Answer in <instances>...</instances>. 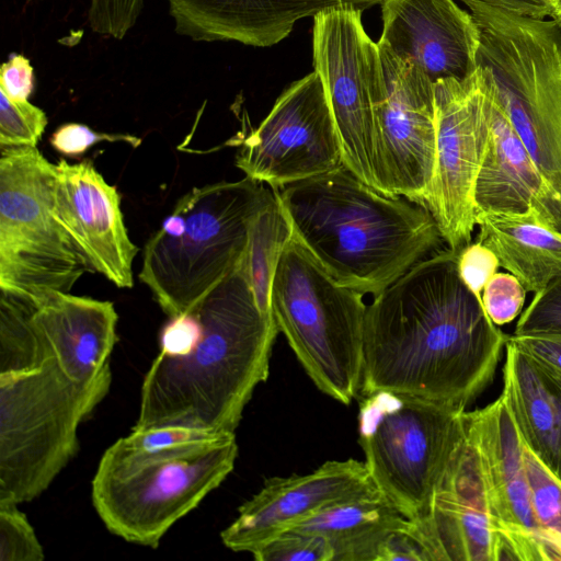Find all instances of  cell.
<instances>
[{
  "label": "cell",
  "mask_w": 561,
  "mask_h": 561,
  "mask_svg": "<svg viewBox=\"0 0 561 561\" xmlns=\"http://www.w3.org/2000/svg\"><path fill=\"white\" fill-rule=\"evenodd\" d=\"M459 250L412 266L367 306L359 392L466 410L492 382L507 335L461 279Z\"/></svg>",
  "instance_id": "cell-1"
},
{
  "label": "cell",
  "mask_w": 561,
  "mask_h": 561,
  "mask_svg": "<svg viewBox=\"0 0 561 561\" xmlns=\"http://www.w3.org/2000/svg\"><path fill=\"white\" fill-rule=\"evenodd\" d=\"M192 311L202 323L198 340L184 355L156 356L131 430L234 433L255 387L267 379L279 332L256 304L244 257Z\"/></svg>",
  "instance_id": "cell-2"
},
{
  "label": "cell",
  "mask_w": 561,
  "mask_h": 561,
  "mask_svg": "<svg viewBox=\"0 0 561 561\" xmlns=\"http://www.w3.org/2000/svg\"><path fill=\"white\" fill-rule=\"evenodd\" d=\"M294 237L339 284L374 297L439 248L431 211L340 167L277 190Z\"/></svg>",
  "instance_id": "cell-3"
},
{
  "label": "cell",
  "mask_w": 561,
  "mask_h": 561,
  "mask_svg": "<svg viewBox=\"0 0 561 561\" xmlns=\"http://www.w3.org/2000/svg\"><path fill=\"white\" fill-rule=\"evenodd\" d=\"M237 456L234 433L151 453L131 451L115 442L92 479V504L110 533L157 548L179 519L224 482Z\"/></svg>",
  "instance_id": "cell-4"
},
{
  "label": "cell",
  "mask_w": 561,
  "mask_h": 561,
  "mask_svg": "<svg viewBox=\"0 0 561 561\" xmlns=\"http://www.w3.org/2000/svg\"><path fill=\"white\" fill-rule=\"evenodd\" d=\"M275 196V188L245 176L195 186L176 201L182 234L156 231L138 274L168 318L191 312L241 263L253 219Z\"/></svg>",
  "instance_id": "cell-5"
},
{
  "label": "cell",
  "mask_w": 561,
  "mask_h": 561,
  "mask_svg": "<svg viewBox=\"0 0 561 561\" xmlns=\"http://www.w3.org/2000/svg\"><path fill=\"white\" fill-rule=\"evenodd\" d=\"M477 65L535 165L561 203V24L479 1Z\"/></svg>",
  "instance_id": "cell-6"
},
{
  "label": "cell",
  "mask_w": 561,
  "mask_h": 561,
  "mask_svg": "<svg viewBox=\"0 0 561 561\" xmlns=\"http://www.w3.org/2000/svg\"><path fill=\"white\" fill-rule=\"evenodd\" d=\"M111 378H68L54 359L0 376V502L38 497L79 450L78 428L106 397Z\"/></svg>",
  "instance_id": "cell-7"
},
{
  "label": "cell",
  "mask_w": 561,
  "mask_h": 561,
  "mask_svg": "<svg viewBox=\"0 0 561 561\" xmlns=\"http://www.w3.org/2000/svg\"><path fill=\"white\" fill-rule=\"evenodd\" d=\"M364 294L339 284L294 237L272 286L271 312L319 390L350 404L363 375Z\"/></svg>",
  "instance_id": "cell-8"
},
{
  "label": "cell",
  "mask_w": 561,
  "mask_h": 561,
  "mask_svg": "<svg viewBox=\"0 0 561 561\" xmlns=\"http://www.w3.org/2000/svg\"><path fill=\"white\" fill-rule=\"evenodd\" d=\"M363 397L358 443L369 476L378 491L420 527L465 437L466 410L391 391Z\"/></svg>",
  "instance_id": "cell-9"
},
{
  "label": "cell",
  "mask_w": 561,
  "mask_h": 561,
  "mask_svg": "<svg viewBox=\"0 0 561 561\" xmlns=\"http://www.w3.org/2000/svg\"><path fill=\"white\" fill-rule=\"evenodd\" d=\"M53 179L37 147L1 148L0 293L38 300L93 273L55 216Z\"/></svg>",
  "instance_id": "cell-10"
},
{
  "label": "cell",
  "mask_w": 561,
  "mask_h": 561,
  "mask_svg": "<svg viewBox=\"0 0 561 561\" xmlns=\"http://www.w3.org/2000/svg\"><path fill=\"white\" fill-rule=\"evenodd\" d=\"M362 12L343 5L318 13L312 55L340 138L342 163L376 188L377 115L385 79L378 43L367 35Z\"/></svg>",
  "instance_id": "cell-11"
},
{
  "label": "cell",
  "mask_w": 561,
  "mask_h": 561,
  "mask_svg": "<svg viewBox=\"0 0 561 561\" xmlns=\"http://www.w3.org/2000/svg\"><path fill=\"white\" fill-rule=\"evenodd\" d=\"M435 162L425 207L451 250L471 241L473 191L490 135V93L483 68L465 79L434 82Z\"/></svg>",
  "instance_id": "cell-12"
},
{
  "label": "cell",
  "mask_w": 561,
  "mask_h": 561,
  "mask_svg": "<svg viewBox=\"0 0 561 561\" xmlns=\"http://www.w3.org/2000/svg\"><path fill=\"white\" fill-rule=\"evenodd\" d=\"M341 164L340 138L316 71L278 96L236 157V165L245 176L277 190Z\"/></svg>",
  "instance_id": "cell-13"
},
{
  "label": "cell",
  "mask_w": 561,
  "mask_h": 561,
  "mask_svg": "<svg viewBox=\"0 0 561 561\" xmlns=\"http://www.w3.org/2000/svg\"><path fill=\"white\" fill-rule=\"evenodd\" d=\"M385 91L377 115L376 188L425 206L435 162L434 81L378 44Z\"/></svg>",
  "instance_id": "cell-14"
},
{
  "label": "cell",
  "mask_w": 561,
  "mask_h": 561,
  "mask_svg": "<svg viewBox=\"0 0 561 561\" xmlns=\"http://www.w3.org/2000/svg\"><path fill=\"white\" fill-rule=\"evenodd\" d=\"M434 561H543L541 552L500 519L478 453L465 434L419 527Z\"/></svg>",
  "instance_id": "cell-15"
},
{
  "label": "cell",
  "mask_w": 561,
  "mask_h": 561,
  "mask_svg": "<svg viewBox=\"0 0 561 561\" xmlns=\"http://www.w3.org/2000/svg\"><path fill=\"white\" fill-rule=\"evenodd\" d=\"M379 492L365 462L331 460L308 474L274 477L239 507L238 517L221 531L222 543L253 553L278 534L344 501Z\"/></svg>",
  "instance_id": "cell-16"
},
{
  "label": "cell",
  "mask_w": 561,
  "mask_h": 561,
  "mask_svg": "<svg viewBox=\"0 0 561 561\" xmlns=\"http://www.w3.org/2000/svg\"><path fill=\"white\" fill-rule=\"evenodd\" d=\"M116 186L92 161L54 163L53 207L56 218L99 273L117 288H133V263L139 251L131 241Z\"/></svg>",
  "instance_id": "cell-17"
},
{
  "label": "cell",
  "mask_w": 561,
  "mask_h": 561,
  "mask_svg": "<svg viewBox=\"0 0 561 561\" xmlns=\"http://www.w3.org/2000/svg\"><path fill=\"white\" fill-rule=\"evenodd\" d=\"M378 44L421 68L432 81L465 79L478 68L479 27L454 0H381Z\"/></svg>",
  "instance_id": "cell-18"
},
{
  "label": "cell",
  "mask_w": 561,
  "mask_h": 561,
  "mask_svg": "<svg viewBox=\"0 0 561 561\" xmlns=\"http://www.w3.org/2000/svg\"><path fill=\"white\" fill-rule=\"evenodd\" d=\"M175 31L196 42L270 47L305 18L336 7L362 11L381 0H165Z\"/></svg>",
  "instance_id": "cell-19"
},
{
  "label": "cell",
  "mask_w": 561,
  "mask_h": 561,
  "mask_svg": "<svg viewBox=\"0 0 561 561\" xmlns=\"http://www.w3.org/2000/svg\"><path fill=\"white\" fill-rule=\"evenodd\" d=\"M32 321L68 378L91 385L112 377L110 356L118 340L112 301L53 291L35 302Z\"/></svg>",
  "instance_id": "cell-20"
},
{
  "label": "cell",
  "mask_w": 561,
  "mask_h": 561,
  "mask_svg": "<svg viewBox=\"0 0 561 561\" xmlns=\"http://www.w3.org/2000/svg\"><path fill=\"white\" fill-rule=\"evenodd\" d=\"M463 419L500 519L549 560L530 506L522 436L505 398L501 393L481 409L465 411Z\"/></svg>",
  "instance_id": "cell-21"
},
{
  "label": "cell",
  "mask_w": 561,
  "mask_h": 561,
  "mask_svg": "<svg viewBox=\"0 0 561 561\" xmlns=\"http://www.w3.org/2000/svg\"><path fill=\"white\" fill-rule=\"evenodd\" d=\"M486 76L490 93V135L476 179L474 211L524 214L535 207L561 232V203L535 165L500 105L488 72Z\"/></svg>",
  "instance_id": "cell-22"
},
{
  "label": "cell",
  "mask_w": 561,
  "mask_h": 561,
  "mask_svg": "<svg viewBox=\"0 0 561 561\" xmlns=\"http://www.w3.org/2000/svg\"><path fill=\"white\" fill-rule=\"evenodd\" d=\"M504 351L502 394L522 439L561 477V381L508 335Z\"/></svg>",
  "instance_id": "cell-23"
},
{
  "label": "cell",
  "mask_w": 561,
  "mask_h": 561,
  "mask_svg": "<svg viewBox=\"0 0 561 561\" xmlns=\"http://www.w3.org/2000/svg\"><path fill=\"white\" fill-rule=\"evenodd\" d=\"M477 241L489 248L500 266L526 291L543 289L561 275V232L535 208L524 214H476Z\"/></svg>",
  "instance_id": "cell-24"
},
{
  "label": "cell",
  "mask_w": 561,
  "mask_h": 561,
  "mask_svg": "<svg viewBox=\"0 0 561 561\" xmlns=\"http://www.w3.org/2000/svg\"><path fill=\"white\" fill-rule=\"evenodd\" d=\"M410 522L377 492L335 504L293 528L323 536L333 561H376L385 536Z\"/></svg>",
  "instance_id": "cell-25"
},
{
  "label": "cell",
  "mask_w": 561,
  "mask_h": 561,
  "mask_svg": "<svg viewBox=\"0 0 561 561\" xmlns=\"http://www.w3.org/2000/svg\"><path fill=\"white\" fill-rule=\"evenodd\" d=\"M275 198L262 208L251 224L244 256L248 278L260 310L271 312L274 276L283 252L294 238L291 221L275 188Z\"/></svg>",
  "instance_id": "cell-26"
},
{
  "label": "cell",
  "mask_w": 561,
  "mask_h": 561,
  "mask_svg": "<svg viewBox=\"0 0 561 561\" xmlns=\"http://www.w3.org/2000/svg\"><path fill=\"white\" fill-rule=\"evenodd\" d=\"M36 301L0 293V376L27 373L53 359L32 321Z\"/></svg>",
  "instance_id": "cell-27"
},
{
  "label": "cell",
  "mask_w": 561,
  "mask_h": 561,
  "mask_svg": "<svg viewBox=\"0 0 561 561\" xmlns=\"http://www.w3.org/2000/svg\"><path fill=\"white\" fill-rule=\"evenodd\" d=\"M523 458L530 506L540 534L561 535V477L524 440Z\"/></svg>",
  "instance_id": "cell-28"
},
{
  "label": "cell",
  "mask_w": 561,
  "mask_h": 561,
  "mask_svg": "<svg viewBox=\"0 0 561 561\" xmlns=\"http://www.w3.org/2000/svg\"><path fill=\"white\" fill-rule=\"evenodd\" d=\"M48 119L28 100L12 99L0 91V147H36Z\"/></svg>",
  "instance_id": "cell-29"
},
{
  "label": "cell",
  "mask_w": 561,
  "mask_h": 561,
  "mask_svg": "<svg viewBox=\"0 0 561 561\" xmlns=\"http://www.w3.org/2000/svg\"><path fill=\"white\" fill-rule=\"evenodd\" d=\"M18 505L0 502V561H43L44 548Z\"/></svg>",
  "instance_id": "cell-30"
},
{
  "label": "cell",
  "mask_w": 561,
  "mask_h": 561,
  "mask_svg": "<svg viewBox=\"0 0 561 561\" xmlns=\"http://www.w3.org/2000/svg\"><path fill=\"white\" fill-rule=\"evenodd\" d=\"M252 554L256 561H333L334 558L323 536L295 528L271 538Z\"/></svg>",
  "instance_id": "cell-31"
},
{
  "label": "cell",
  "mask_w": 561,
  "mask_h": 561,
  "mask_svg": "<svg viewBox=\"0 0 561 561\" xmlns=\"http://www.w3.org/2000/svg\"><path fill=\"white\" fill-rule=\"evenodd\" d=\"M513 335L561 336V275L535 294Z\"/></svg>",
  "instance_id": "cell-32"
},
{
  "label": "cell",
  "mask_w": 561,
  "mask_h": 561,
  "mask_svg": "<svg viewBox=\"0 0 561 561\" xmlns=\"http://www.w3.org/2000/svg\"><path fill=\"white\" fill-rule=\"evenodd\" d=\"M142 7L144 0H89L88 22L94 33L122 39L134 27Z\"/></svg>",
  "instance_id": "cell-33"
},
{
  "label": "cell",
  "mask_w": 561,
  "mask_h": 561,
  "mask_svg": "<svg viewBox=\"0 0 561 561\" xmlns=\"http://www.w3.org/2000/svg\"><path fill=\"white\" fill-rule=\"evenodd\" d=\"M526 289L511 273H495L482 290V305L496 325L512 322L522 311Z\"/></svg>",
  "instance_id": "cell-34"
},
{
  "label": "cell",
  "mask_w": 561,
  "mask_h": 561,
  "mask_svg": "<svg viewBox=\"0 0 561 561\" xmlns=\"http://www.w3.org/2000/svg\"><path fill=\"white\" fill-rule=\"evenodd\" d=\"M224 434V433H222ZM220 434L182 427L160 426L146 430H131L130 434L116 443L136 453H151L208 440Z\"/></svg>",
  "instance_id": "cell-35"
},
{
  "label": "cell",
  "mask_w": 561,
  "mask_h": 561,
  "mask_svg": "<svg viewBox=\"0 0 561 561\" xmlns=\"http://www.w3.org/2000/svg\"><path fill=\"white\" fill-rule=\"evenodd\" d=\"M102 141H122L137 148L141 144V138L129 134L100 133L80 123L62 124L49 138L50 146L57 152L67 157L82 156L91 147Z\"/></svg>",
  "instance_id": "cell-36"
},
{
  "label": "cell",
  "mask_w": 561,
  "mask_h": 561,
  "mask_svg": "<svg viewBox=\"0 0 561 561\" xmlns=\"http://www.w3.org/2000/svg\"><path fill=\"white\" fill-rule=\"evenodd\" d=\"M434 561L432 551L412 520L391 529L378 546L376 561Z\"/></svg>",
  "instance_id": "cell-37"
},
{
  "label": "cell",
  "mask_w": 561,
  "mask_h": 561,
  "mask_svg": "<svg viewBox=\"0 0 561 561\" xmlns=\"http://www.w3.org/2000/svg\"><path fill=\"white\" fill-rule=\"evenodd\" d=\"M500 262L485 245L476 241L459 250L458 270L465 284L479 297L488 280L496 273Z\"/></svg>",
  "instance_id": "cell-38"
},
{
  "label": "cell",
  "mask_w": 561,
  "mask_h": 561,
  "mask_svg": "<svg viewBox=\"0 0 561 561\" xmlns=\"http://www.w3.org/2000/svg\"><path fill=\"white\" fill-rule=\"evenodd\" d=\"M202 323L194 311L169 318L160 333V354L179 356L186 354L198 340Z\"/></svg>",
  "instance_id": "cell-39"
},
{
  "label": "cell",
  "mask_w": 561,
  "mask_h": 561,
  "mask_svg": "<svg viewBox=\"0 0 561 561\" xmlns=\"http://www.w3.org/2000/svg\"><path fill=\"white\" fill-rule=\"evenodd\" d=\"M34 90V69L21 54H12L0 70V91L12 99L28 100Z\"/></svg>",
  "instance_id": "cell-40"
},
{
  "label": "cell",
  "mask_w": 561,
  "mask_h": 561,
  "mask_svg": "<svg viewBox=\"0 0 561 561\" xmlns=\"http://www.w3.org/2000/svg\"><path fill=\"white\" fill-rule=\"evenodd\" d=\"M520 350L561 381V336L508 335Z\"/></svg>",
  "instance_id": "cell-41"
},
{
  "label": "cell",
  "mask_w": 561,
  "mask_h": 561,
  "mask_svg": "<svg viewBox=\"0 0 561 561\" xmlns=\"http://www.w3.org/2000/svg\"><path fill=\"white\" fill-rule=\"evenodd\" d=\"M511 2L519 12V14L536 18L546 19L547 16L552 19L553 12L548 0H507Z\"/></svg>",
  "instance_id": "cell-42"
},
{
  "label": "cell",
  "mask_w": 561,
  "mask_h": 561,
  "mask_svg": "<svg viewBox=\"0 0 561 561\" xmlns=\"http://www.w3.org/2000/svg\"><path fill=\"white\" fill-rule=\"evenodd\" d=\"M541 539L545 540L549 551L550 561L561 560V535L541 533Z\"/></svg>",
  "instance_id": "cell-43"
},
{
  "label": "cell",
  "mask_w": 561,
  "mask_h": 561,
  "mask_svg": "<svg viewBox=\"0 0 561 561\" xmlns=\"http://www.w3.org/2000/svg\"><path fill=\"white\" fill-rule=\"evenodd\" d=\"M460 1H462L465 3L470 0H460ZM472 1L483 2L486 4L493 5V7L502 8L504 10H508V11L518 13L517 9L507 0H472Z\"/></svg>",
  "instance_id": "cell-44"
},
{
  "label": "cell",
  "mask_w": 561,
  "mask_h": 561,
  "mask_svg": "<svg viewBox=\"0 0 561 561\" xmlns=\"http://www.w3.org/2000/svg\"><path fill=\"white\" fill-rule=\"evenodd\" d=\"M548 1L553 12L552 19L556 20L559 24H561V0Z\"/></svg>",
  "instance_id": "cell-45"
}]
</instances>
